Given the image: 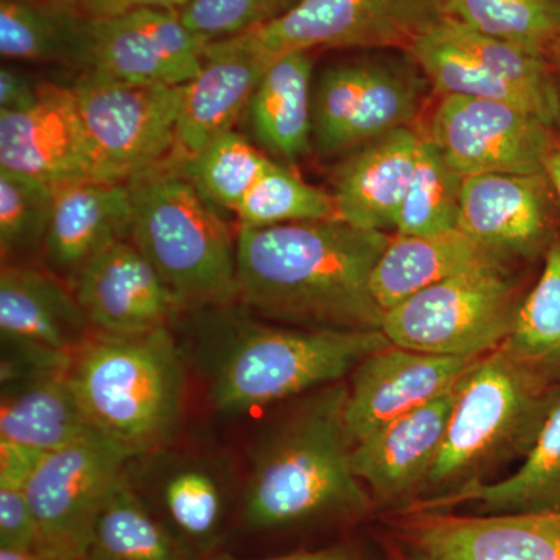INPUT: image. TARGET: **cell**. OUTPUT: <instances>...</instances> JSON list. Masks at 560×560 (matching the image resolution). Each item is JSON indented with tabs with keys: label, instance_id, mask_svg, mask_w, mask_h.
<instances>
[{
	"label": "cell",
	"instance_id": "10",
	"mask_svg": "<svg viewBox=\"0 0 560 560\" xmlns=\"http://www.w3.org/2000/svg\"><path fill=\"white\" fill-rule=\"evenodd\" d=\"M132 459L95 430L47 453L27 482L40 550L83 559L98 518Z\"/></svg>",
	"mask_w": 560,
	"mask_h": 560
},
{
	"label": "cell",
	"instance_id": "31",
	"mask_svg": "<svg viewBox=\"0 0 560 560\" xmlns=\"http://www.w3.org/2000/svg\"><path fill=\"white\" fill-rule=\"evenodd\" d=\"M445 13L471 31L550 60L560 46V0H444Z\"/></svg>",
	"mask_w": 560,
	"mask_h": 560
},
{
	"label": "cell",
	"instance_id": "2",
	"mask_svg": "<svg viewBox=\"0 0 560 560\" xmlns=\"http://www.w3.org/2000/svg\"><path fill=\"white\" fill-rule=\"evenodd\" d=\"M348 390L341 382L313 390L257 442L243 506L254 529L371 511L370 490L352 466L345 418Z\"/></svg>",
	"mask_w": 560,
	"mask_h": 560
},
{
	"label": "cell",
	"instance_id": "15",
	"mask_svg": "<svg viewBox=\"0 0 560 560\" xmlns=\"http://www.w3.org/2000/svg\"><path fill=\"white\" fill-rule=\"evenodd\" d=\"M0 171L60 189L84 180L108 183L72 86H39L32 106L0 113Z\"/></svg>",
	"mask_w": 560,
	"mask_h": 560
},
{
	"label": "cell",
	"instance_id": "8",
	"mask_svg": "<svg viewBox=\"0 0 560 560\" xmlns=\"http://www.w3.org/2000/svg\"><path fill=\"white\" fill-rule=\"evenodd\" d=\"M445 18L444 0H301L279 20L235 35L232 46L268 62L315 47L407 50Z\"/></svg>",
	"mask_w": 560,
	"mask_h": 560
},
{
	"label": "cell",
	"instance_id": "32",
	"mask_svg": "<svg viewBox=\"0 0 560 560\" xmlns=\"http://www.w3.org/2000/svg\"><path fill=\"white\" fill-rule=\"evenodd\" d=\"M464 180L429 138H420L415 171L397 217V234L431 235L458 228Z\"/></svg>",
	"mask_w": 560,
	"mask_h": 560
},
{
	"label": "cell",
	"instance_id": "39",
	"mask_svg": "<svg viewBox=\"0 0 560 560\" xmlns=\"http://www.w3.org/2000/svg\"><path fill=\"white\" fill-rule=\"evenodd\" d=\"M31 478L0 474V550L39 548V529L27 495Z\"/></svg>",
	"mask_w": 560,
	"mask_h": 560
},
{
	"label": "cell",
	"instance_id": "7",
	"mask_svg": "<svg viewBox=\"0 0 560 560\" xmlns=\"http://www.w3.org/2000/svg\"><path fill=\"white\" fill-rule=\"evenodd\" d=\"M522 300L506 264L482 265L389 308L382 330L415 352L478 359L508 340Z\"/></svg>",
	"mask_w": 560,
	"mask_h": 560
},
{
	"label": "cell",
	"instance_id": "23",
	"mask_svg": "<svg viewBox=\"0 0 560 560\" xmlns=\"http://www.w3.org/2000/svg\"><path fill=\"white\" fill-rule=\"evenodd\" d=\"M270 62L209 44L201 72L184 84L176 147L168 164L183 167L213 140L234 130Z\"/></svg>",
	"mask_w": 560,
	"mask_h": 560
},
{
	"label": "cell",
	"instance_id": "13",
	"mask_svg": "<svg viewBox=\"0 0 560 560\" xmlns=\"http://www.w3.org/2000/svg\"><path fill=\"white\" fill-rule=\"evenodd\" d=\"M423 84L411 70L383 65L326 70L313 92V147L330 156L408 128L418 116Z\"/></svg>",
	"mask_w": 560,
	"mask_h": 560
},
{
	"label": "cell",
	"instance_id": "6",
	"mask_svg": "<svg viewBox=\"0 0 560 560\" xmlns=\"http://www.w3.org/2000/svg\"><path fill=\"white\" fill-rule=\"evenodd\" d=\"M127 186L131 242L160 272L183 311L231 307L238 300L237 238L215 206L171 164Z\"/></svg>",
	"mask_w": 560,
	"mask_h": 560
},
{
	"label": "cell",
	"instance_id": "27",
	"mask_svg": "<svg viewBox=\"0 0 560 560\" xmlns=\"http://www.w3.org/2000/svg\"><path fill=\"white\" fill-rule=\"evenodd\" d=\"M0 54L5 60L90 68L91 20L75 7L0 0Z\"/></svg>",
	"mask_w": 560,
	"mask_h": 560
},
{
	"label": "cell",
	"instance_id": "33",
	"mask_svg": "<svg viewBox=\"0 0 560 560\" xmlns=\"http://www.w3.org/2000/svg\"><path fill=\"white\" fill-rule=\"evenodd\" d=\"M504 349L560 383V238L544 257V270L523 298Z\"/></svg>",
	"mask_w": 560,
	"mask_h": 560
},
{
	"label": "cell",
	"instance_id": "18",
	"mask_svg": "<svg viewBox=\"0 0 560 560\" xmlns=\"http://www.w3.org/2000/svg\"><path fill=\"white\" fill-rule=\"evenodd\" d=\"M478 359L431 355L396 345L372 353L348 385L345 418L352 445L447 393Z\"/></svg>",
	"mask_w": 560,
	"mask_h": 560
},
{
	"label": "cell",
	"instance_id": "4",
	"mask_svg": "<svg viewBox=\"0 0 560 560\" xmlns=\"http://www.w3.org/2000/svg\"><path fill=\"white\" fill-rule=\"evenodd\" d=\"M560 399V383L500 346L460 381L447 434L415 508H442L508 460L525 458Z\"/></svg>",
	"mask_w": 560,
	"mask_h": 560
},
{
	"label": "cell",
	"instance_id": "22",
	"mask_svg": "<svg viewBox=\"0 0 560 560\" xmlns=\"http://www.w3.org/2000/svg\"><path fill=\"white\" fill-rule=\"evenodd\" d=\"M419 142L410 128H399L349 151L335 172L338 219L360 230H396Z\"/></svg>",
	"mask_w": 560,
	"mask_h": 560
},
{
	"label": "cell",
	"instance_id": "25",
	"mask_svg": "<svg viewBox=\"0 0 560 560\" xmlns=\"http://www.w3.org/2000/svg\"><path fill=\"white\" fill-rule=\"evenodd\" d=\"M489 264H508V259L458 228L440 234L397 235L372 272V294L386 312L442 280Z\"/></svg>",
	"mask_w": 560,
	"mask_h": 560
},
{
	"label": "cell",
	"instance_id": "43",
	"mask_svg": "<svg viewBox=\"0 0 560 560\" xmlns=\"http://www.w3.org/2000/svg\"><path fill=\"white\" fill-rule=\"evenodd\" d=\"M545 173L550 178L552 187H555L556 195L560 205V132H556L555 142L550 153H548L547 161H545Z\"/></svg>",
	"mask_w": 560,
	"mask_h": 560
},
{
	"label": "cell",
	"instance_id": "20",
	"mask_svg": "<svg viewBox=\"0 0 560 560\" xmlns=\"http://www.w3.org/2000/svg\"><path fill=\"white\" fill-rule=\"evenodd\" d=\"M459 385L353 445V470L372 500L386 506L418 503L444 444Z\"/></svg>",
	"mask_w": 560,
	"mask_h": 560
},
{
	"label": "cell",
	"instance_id": "45",
	"mask_svg": "<svg viewBox=\"0 0 560 560\" xmlns=\"http://www.w3.org/2000/svg\"><path fill=\"white\" fill-rule=\"evenodd\" d=\"M550 61L552 62V66H555L556 72H558L560 79V46L558 47V49L552 51Z\"/></svg>",
	"mask_w": 560,
	"mask_h": 560
},
{
	"label": "cell",
	"instance_id": "36",
	"mask_svg": "<svg viewBox=\"0 0 560 560\" xmlns=\"http://www.w3.org/2000/svg\"><path fill=\"white\" fill-rule=\"evenodd\" d=\"M271 162L248 139L232 130L180 168L213 206L234 212Z\"/></svg>",
	"mask_w": 560,
	"mask_h": 560
},
{
	"label": "cell",
	"instance_id": "28",
	"mask_svg": "<svg viewBox=\"0 0 560 560\" xmlns=\"http://www.w3.org/2000/svg\"><path fill=\"white\" fill-rule=\"evenodd\" d=\"M149 469V482L168 521L189 541H206L219 529L226 499V477L219 463L200 456H160Z\"/></svg>",
	"mask_w": 560,
	"mask_h": 560
},
{
	"label": "cell",
	"instance_id": "1",
	"mask_svg": "<svg viewBox=\"0 0 560 560\" xmlns=\"http://www.w3.org/2000/svg\"><path fill=\"white\" fill-rule=\"evenodd\" d=\"M385 232L342 220L242 228L237 235L238 301L264 319L307 329L382 330L372 294Z\"/></svg>",
	"mask_w": 560,
	"mask_h": 560
},
{
	"label": "cell",
	"instance_id": "47",
	"mask_svg": "<svg viewBox=\"0 0 560 560\" xmlns=\"http://www.w3.org/2000/svg\"><path fill=\"white\" fill-rule=\"evenodd\" d=\"M390 560H415L411 559L410 556L407 555V552H394L393 558Z\"/></svg>",
	"mask_w": 560,
	"mask_h": 560
},
{
	"label": "cell",
	"instance_id": "41",
	"mask_svg": "<svg viewBox=\"0 0 560 560\" xmlns=\"http://www.w3.org/2000/svg\"><path fill=\"white\" fill-rule=\"evenodd\" d=\"M39 94L27 75L20 70L3 66L0 69V113H14L32 106Z\"/></svg>",
	"mask_w": 560,
	"mask_h": 560
},
{
	"label": "cell",
	"instance_id": "40",
	"mask_svg": "<svg viewBox=\"0 0 560 560\" xmlns=\"http://www.w3.org/2000/svg\"><path fill=\"white\" fill-rule=\"evenodd\" d=\"M190 0H77L84 16L92 21L114 20L142 10L180 11Z\"/></svg>",
	"mask_w": 560,
	"mask_h": 560
},
{
	"label": "cell",
	"instance_id": "46",
	"mask_svg": "<svg viewBox=\"0 0 560 560\" xmlns=\"http://www.w3.org/2000/svg\"><path fill=\"white\" fill-rule=\"evenodd\" d=\"M43 2L61 3V5L75 7V9H79V5H77V0H43Z\"/></svg>",
	"mask_w": 560,
	"mask_h": 560
},
{
	"label": "cell",
	"instance_id": "44",
	"mask_svg": "<svg viewBox=\"0 0 560 560\" xmlns=\"http://www.w3.org/2000/svg\"><path fill=\"white\" fill-rule=\"evenodd\" d=\"M0 560H83V559L68 558V556L57 555V552L40 550V548H36V550H28V551L0 550Z\"/></svg>",
	"mask_w": 560,
	"mask_h": 560
},
{
	"label": "cell",
	"instance_id": "29",
	"mask_svg": "<svg viewBox=\"0 0 560 560\" xmlns=\"http://www.w3.org/2000/svg\"><path fill=\"white\" fill-rule=\"evenodd\" d=\"M83 560H200L158 521L125 475L103 510Z\"/></svg>",
	"mask_w": 560,
	"mask_h": 560
},
{
	"label": "cell",
	"instance_id": "9",
	"mask_svg": "<svg viewBox=\"0 0 560 560\" xmlns=\"http://www.w3.org/2000/svg\"><path fill=\"white\" fill-rule=\"evenodd\" d=\"M72 91L108 183L128 184L168 164L184 86L120 83L86 70Z\"/></svg>",
	"mask_w": 560,
	"mask_h": 560
},
{
	"label": "cell",
	"instance_id": "37",
	"mask_svg": "<svg viewBox=\"0 0 560 560\" xmlns=\"http://www.w3.org/2000/svg\"><path fill=\"white\" fill-rule=\"evenodd\" d=\"M55 190L28 176L0 171V250L2 261L43 253Z\"/></svg>",
	"mask_w": 560,
	"mask_h": 560
},
{
	"label": "cell",
	"instance_id": "34",
	"mask_svg": "<svg viewBox=\"0 0 560 560\" xmlns=\"http://www.w3.org/2000/svg\"><path fill=\"white\" fill-rule=\"evenodd\" d=\"M405 51L422 70L434 90L442 95H464L504 102L528 110V106L517 92L497 79L477 58L471 57L469 51L460 49L448 39L440 25L423 33Z\"/></svg>",
	"mask_w": 560,
	"mask_h": 560
},
{
	"label": "cell",
	"instance_id": "11",
	"mask_svg": "<svg viewBox=\"0 0 560 560\" xmlns=\"http://www.w3.org/2000/svg\"><path fill=\"white\" fill-rule=\"evenodd\" d=\"M556 130L510 103L442 95L429 139L464 178L490 173L539 175Z\"/></svg>",
	"mask_w": 560,
	"mask_h": 560
},
{
	"label": "cell",
	"instance_id": "5",
	"mask_svg": "<svg viewBox=\"0 0 560 560\" xmlns=\"http://www.w3.org/2000/svg\"><path fill=\"white\" fill-rule=\"evenodd\" d=\"M91 429L132 458L165 448L186 404V370L168 329L92 331L68 366Z\"/></svg>",
	"mask_w": 560,
	"mask_h": 560
},
{
	"label": "cell",
	"instance_id": "19",
	"mask_svg": "<svg viewBox=\"0 0 560 560\" xmlns=\"http://www.w3.org/2000/svg\"><path fill=\"white\" fill-rule=\"evenodd\" d=\"M70 287L92 329L102 334L168 329L184 312L160 272L131 241L102 250Z\"/></svg>",
	"mask_w": 560,
	"mask_h": 560
},
{
	"label": "cell",
	"instance_id": "26",
	"mask_svg": "<svg viewBox=\"0 0 560 560\" xmlns=\"http://www.w3.org/2000/svg\"><path fill=\"white\" fill-rule=\"evenodd\" d=\"M313 61L293 51L270 62L248 106L250 127L261 145L294 162L313 149Z\"/></svg>",
	"mask_w": 560,
	"mask_h": 560
},
{
	"label": "cell",
	"instance_id": "30",
	"mask_svg": "<svg viewBox=\"0 0 560 560\" xmlns=\"http://www.w3.org/2000/svg\"><path fill=\"white\" fill-rule=\"evenodd\" d=\"M459 501H474L481 514L560 511V399L521 469L504 480L460 493L451 503Z\"/></svg>",
	"mask_w": 560,
	"mask_h": 560
},
{
	"label": "cell",
	"instance_id": "21",
	"mask_svg": "<svg viewBox=\"0 0 560 560\" xmlns=\"http://www.w3.org/2000/svg\"><path fill=\"white\" fill-rule=\"evenodd\" d=\"M132 205L127 184L84 180L55 189L43 256L47 268L72 283L88 261L131 241Z\"/></svg>",
	"mask_w": 560,
	"mask_h": 560
},
{
	"label": "cell",
	"instance_id": "24",
	"mask_svg": "<svg viewBox=\"0 0 560 560\" xmlns=\"http://www.w3.org/2000/svg\"><path fill=\"white\" fill-rule=\"evenodd\" d=\"M90 430L68 368L2 370L0 440L50 453Z\"/></svg>",
	"mask_w": 560,
	"mask_h": 560
},
{
	"label": "cell",
	"instance_id": "12",
	"mask_svg": "<svg viewBox=\"0 0 560 560\" xmlns=\"http://www.w3.org/2000/svg\"><path fill=\"white\" fill-rule=\"evenodd\" d=\"M92 331L66 280L25 261H2V370L68 368Z\"/></svg>",
	"mask_w": 560,
	"mask_h": 560
},
{
	"label": "cell",
	"instance_id": "38",
	"mask_svg": "<svg viewBox=\"0 0 560 560\" xmlns=\"http://www.w3.org/2000/svg\"><path fill=\"white\" fill-rule=\"evenodd\" d=\"M301 0H190L179 11L184 24L208 43L270 24Z\"/></svg>",
	"mask_w": 560,
	"mask_h": 560
},
{
	"label": "cell",
	"instance_id": "35",
	"mask_svg": "<svg viewBox=\"0 0 560 560\" xmlns=\"http://www.w3.org/2000/svg\"><path fill=\"white\" fill-rule=\"evenodd\" d=\"M234 213L241 230L300 221L340 220L331 195L305 183L278 162H271Z\"/></svg>",
	"mask_w": 560,
	"mask_h": 560
},
{
	"label": "cell",
	"instance_id": "42",
	"mask_svg": "<svg viewBox=\"0 0 560 560\" xmlns=\"http://www.w3.org/2000/svg\"><path fill=\"white\" fill-rule=\"evenodd\" d=\"M208 560H246L232 558V556L217 555ZM257 560H361L359 552L346 545L323 548V550L293 552V555L279 556V558Z\"/></svg>",
	"mask_w": 560,
	"mask_h": 560
},
{
	"label": "cell",
	"instance_id": "3",
	"mask_svg": "<svg viewBox=\"0 0 560 560\" xmlns=\"http://www.w3.org/2000/svg\"><path fill=\"white\" fill-rule=\"evenodd\" d=\"M220 329L209 345L213 407L246 415L340 383L361 361L393 345L383 330L275 326L217 308Z\"/></svg>",
	"mask_w": 560,
	"mask_h": 560
},
{
	"label": "cell",
	"instance_id": "16",
	"mask_svg": "<svg viewBox=\"0 0 560 560\" xmlns=\"http://www.w3.org/2000/svg\"><path fill=\"white\" fill-rule=\"evenodd\" d=\"M210 43L179 11L142 10L91 20V72L140 86H184L201 72Z\"/></svg>",
	"mask_w": 560,
	"mask_h": 560
},
{
	"label": "cell",
	"instance_id": "14",
	"mask_svg": "<svg viewBox=\"0 0 560 560\" xmlns=\"http://www.w3.org/2000/svg\"><path fill=\"white\" fill-rule=\"evenodd\" d=\"M393 526L415 560H560V511L456 515L412 508Z\"/></svg>",
	"mask_w": 560,
	"mask_h": 560
},
{
	"label": "cell",
	"instance_id": "17",
	"mask_svg": "<svg viewBox=\"0 0 560 560\" xmlns=\"http://www.w3.org/2000/svg\"><path fill=\"white\" fill-rule=\"evenodd\" d=\"M560 205L547 173L469 176L458 230L504 259L536 260L558 241Z\"/></svg>",
	"mask_w": 560,
	"mask_h": 560
}]
</instances>
